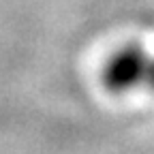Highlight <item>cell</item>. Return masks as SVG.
<instances>
[{"mask_svg": "<svg viewBox=\"0 0 154 154\" xmlns=\"http://www.w3.org/2000/svg\"><path fill=\"white\" fill-rule=\"evenodd\" d=\"M150 64L152 60L141 45H124L107 60L103 69V84L109 92L116 94L128 92L148 82Z\"/></svg>", "mask_w": 154, "mask_h": 154, "instance_id": "cell-1", "label": "cell"}, {"mask_svg": "<svg viewBox=\"0 0 154 154\" xmlns=\"http://www.w3.org/2000/svg\"><path fill=\"white\" fill-rule=\"evenodd\" d=\"M152 90H154V60H152V64H150V73H148V82H146Z\"/></svg>", "mask_w": 154, "mask_h": 154, "instance_id": "cell-2", "label": "cell"}]
</instances>
